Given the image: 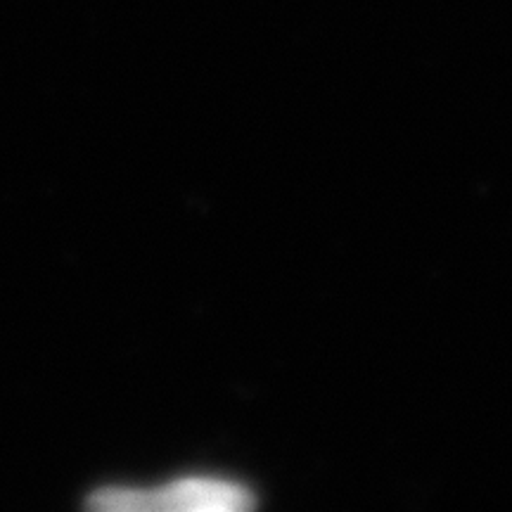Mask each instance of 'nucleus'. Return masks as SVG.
Masks as SVG:
<instances>
[{
    "instance_id": "nucleus-1",
    "label": "nucleus",
    "mask_w": 512,
    "mask_h": 512,
    "mask_svg": "<svg viewBox=\"0 0 512 512\" xmlns=\"http://www.w3.org/2000/svg\"><path fill=\"white\" fill-rule=\"evenodd\" d=\"M91 505L102 510H242L252 505V494L238 484L219 479H181L159 491H98Z\"/></svg>"
}]
</instances>
